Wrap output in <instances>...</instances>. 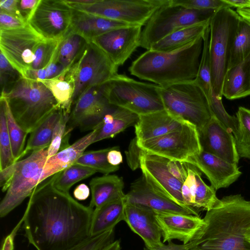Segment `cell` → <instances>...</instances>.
<instances>
[{
    "label": "cell",
    "mask_w": 250,
    "mask_h": 250,
    "mask_svg": "<svg viewBox=\"0 0 250 250\" xmlns=\"http://www.w3.org/2000/svg\"><path fill=\"white\" fill-rule=\"evenodd\" d=\"M15 163L9 167L0 170V186L2 191H6L15 170Z\"/></svg>",
    "instance_id": "db71d44e"
},
{
    "label": "cell",
    "mask_w": 250,
    "mask_h": 250,
    "mask_svg": "<svg viewBox=\"0 0 250 250\" xmlns=\"http://www.w3.org/2000/svg\"><path fill=\"white\" fill-rule=\"evenodd\" d=\"M186 162L195 166L204 174L215 190L229 187L242 174L237 164L228 162L203 150Z\"/></svg>",
    "instance_id": "ffe728a7"
},
{
    "label": "cell",
    "mask_w": 250,
    "mask_h": 250,
    "mask_svg": "<svg viewBox=\"0 0 250 250\" xmlns=\"http://www.w3.org/2000/svg\"><path fill=\"white\" fill-rule=\"evenodd\" d=\"M170 3L197 10L217 11L224 8H231L224 0H170Z\"/></svg>",
    "instance_id": "f6af8a7d"
},
{
    "label": "cell",
    "mask_w": 250,
    "mask_h": 250,
    "mask_svg": "<svg viewBox=\"0 0 250 250\" xmlns=\"http://www.w3.org/2000/svg\"><path fill=\"white\" fill-rule=\"evenodd\" d=\"M188 250H250V200L240 194L219 199Z\"/></svg>",
    "instance_id": "7a4b0ae2"
},
{
    "label": "cell",
    "mask_w": 250,
    "mask_h": 250,
    "mask_svg": "<svg viewBox=\"0 0 250 250\" xmlns=\"http://www.w3.org/2000/svg\"><path fill=\"white\" fill-rule=\"evenodd\" d=\"M107 161L111 165L119 166L123 163V156L119 146L111 147L107 154Z\"/></svg>",
    "instance_id": "11a10c76"
},
{
    "label": "cell",
    "mask_w": 250,
    "mask_h": 250,
    "mask_svg": "<svg viewBox=\"0 0 250 250\" xmlns=\"http://www.w3.org/2000/svg\"><path fill=\"white\" fill-rule=\"evenodd\" d=\"M202 150L238 164L239 156L233 135L214 115L199 132Z\"/></svg>",
    "instance_id": "d6986e66"
},
{
    "label": "cell",
    "mask_w": 250,
    "mask_h": 250,
    "mask_svg": "<svg viewBox=\"0 0 250 250\" xmlns=\"http://www.w3.org/2000/svg\"><path fill=\"white\" fill-rule=\"evenodd\" d=\"M19 125L32 132L55 110L60 108L50 91L41 82L22 77L11 88L1 92Z\"/></svg>",
    "instance_id": "277c9868"
},
{
    "label": "cell",
    "mask_w": 250,
    "mask_h": 250,
    "mask_svg": "<svg viewBox=\"0 0 250 250\" xmlns=\"http://www.w3.org/2000/svg\"><path fill=\"white\" fill-rule=\"evenodd\" d=\"M114 241V229L90 236L67 250H101Z\"/></svg>",
    "instance_id": "ee69618b"
},
{
    "label": "cell",
    "mask_w": 250,
    "mask_h": 250,
    "mask_svg": "<svg viewBox=\"0 0 250 250\" xmlns=\"http://www.w3.org/2000/svg\"><path fill=\"white\" fill-rule=\"evenodd\" d=\"M137 144L146 152L183 162L202 150L198 131L195 126L188 122L169 133L137 141Z\"/></svg>",
    "instance_id": "7c38bea8"
},
{
    "label": "cell",
    "mask_w": 250,
    "mask_h": 250,
    "mask_svg": "<svg viewBox=\"0 0 250 250\" xmlns=\"http://www.w3.org/2000/svg\"><path fill=\"white\" fill-rule=\"evenodd\" d=\"M70 114L63 110L54 128L51 144L47 148V159L56 154L61 149L65 136Z\"/></svg>",
    "instance_id": "7bdbcfd3"
},
{
    "label": "cell",
    "mask_w": 250,
    "mask_h": 250,
    "mask_svg": "<svg viewBox=\"0 0 250 250\" xmlns=\"http://www.w3.org/2000/svg\"><path fill=\"white\" fill-rule=\"evenodd\" d=\"M101 250H121L120 241L119 240L114 241Z\"/></svg>",
    "instance_id": "94428289"
},
{
    "label": "cell",
    "mask_w": 250,
    "mask_h": 250,
    "mask_svg": "<svg viewBox=\"0 0 250 250\" xmlns=\"http://www.w3.org/2000/svg\"><path fill=\"white\" fill-rule=\"evenodd\" d=\"M139 115L127 109L111 105L102 121L94 129L96 131L93 143L113 138L127 128L134 126Z\"/></svg>",
    "instance_id": "484cf974"
},
{
    "label": "cell",
    "mask_w": 250,
    "mask_h": 250,
    "mask_svg": "<svg viewBox=\"0 0 250 250\" xmlns=\"http://www.w3.org/2000/svg\"><path fill=\"white\" fill-rule=\"evenodd\" d=\"M111 147L84 152L74 164L89 167L104 175L116 171L120 167L111 165L107 161V154Z\"/></svg>",
    "instance_id": "f35d334b"
},
{
    "label": "cell",
    "mask_w": 250,
    "mask_h": 250,
    "mask_svg": "<svg viewBox=\"0 0 250 250\" xmlns=\"http://www.w3.org/2000/svg\"><path fill=\"white\" fill-rule=\"evenodd\" d=\"M222 94L228 100L250 95V54L241 63L227 70Z\"/></svg>",
    "instance_id": "f1b7e54d"
},
{
    "label": "cell",
    "mask_w": 250,
    "mask_h": 250,
    "mask_svg": "<svg viewBox=\"0 0 250 250\" xmlns=\"http://www.w3.org/2000/svg\"><path fill=\"white\" fill-rule=\"evenodd\" d=\"M164 108L201 131L213 115L208 100L194 80L161 86Z\"/></svg>",
    "instance_id": "52a82bcc"
},
{
    "label": "cell",
    "mask_w": 250,
    "mask_h": 250,
    "mask_svg": "<svg viewBox=\"0 0 250 250\" xmlns=\"http://www.w3.org/2000/svg\"><path fill=\"white\" fill-rule=\"evenodd\" d=\"M102 85L92 87L83 92L73 104L67 123L66 133L75 127L82 131L93 130L109 109Z\"/></svg>",
    "instance_id": "2e32d148"
},
{
    "label": "cell",
    "mask_w": 250,
    "mask_h": 250,
    "mask_svg": "<svg viewBox=\"0 0 250 250\" xmlns=\"http://www.w3.org/2000/svg\"><path fill=\"white\" fill-rule=\"evenodd\" d=\"M168 0H95L91 3H67L73 9L121 21L144 26Z\"/></svg>",
    "instance_id": "8fae6325"
},
{
    "label": "cell",
    "mask_w": 250,
    "mask_h": 250,
    "mask_svg": "<svg viewBox=\"0 0 250 250\" xmlns=\"http://www.w3.org/2000/svg\"><path fill=\"white\" fill-rule=\"evenodd\" d=\"M97 172L91 168L79 164H73L58 172L54 186L58 190L69 192L70 188L78 182L87 178Z\"/></svg>",
    "instance_id": "d590c367"
},
{
    "label": "cell",
    "mask_w": 250,
    "mask_h": 250,
    "mask_svg": "<svg viewBox=\"0 0 250 250\" xmlns=\"http://www.w3.org/2000/svg\"><path fill=\"white\" fill-rule=\"evenodd\" d=\"M27 23L21 20L4 11L0 10V30L19 28Z\"/></svg>",
    "instance_id": "681fc988"
},
{
    "label": "cell",
    "mask_w": 250,
    "mask_h": 250,
    "mask_svg": "<svg viewBox=\"0 0 250 250\" xmlns=\"http://www.w3.org/2000/svg\"><path fill=\"white\" fill-rule=\"evenodd\" d=\"M140 163L142 175L155 190L181 206L195 208L185 204L181 193L183 183L169 171L167 158L144 150Z\"/></svg>",
    "instance_id": "9a60e30c"
},
{
    "label": "cell",
    "mask_w": 250,
    "mask_h": 250,
    "mask_svg": "<svg viewBox=\"0 0 250 250\" xmlns=\"http://www.w3.org/2000/svg\"><path fill=\"white\" fill-rule=\"evenodd\" d=\"M143 250H188L185 244L178 245L173 243L172 241L168 242L167 245H163L162 246L155 248L149 249L146 247H144Z\"/></svg>",
    "instance_id": "6f0895ef"
},
{
    "label": "cell",
    "mask_w": 250,
    "mask_h": 250,
    "mask_svg": "<svg viewBox=\"0 0 250 250\" xmlns=\"http://www.w3.org/2000/svg\"><path fill=\"white\" fill-rule=\"evenodd\" d=\"M144 152L137 144V140L135 137L130 142L127 151H125L126 162L128 167L135 170L140 167V157Z\"/></svg>",
    "instance_id": "7dc6e473"
},
{
    "label": "cell",
    "mask_w": 250,
    "mask_h": 250,
    "mask_svg": "<svg viewBox=\"0 0 250 250\" xmlns=\"http://www.w3.org/2000/svg\"><path fill=\"white\" fill-rule=\"evenodd\" d=\"M241 17L231 8L217 10L209 22V54L213 95L222 99L223 81Z\"/></svg>",
    "instance_id": "8992f818"
},
{
    "label": "cell",
    "mask_w": 250,
    "mask_h": 250,
    "mask_svg": "<svg viewBox=\"0 0 250 250\" xmlns=\"http://www.w3.org/2000/svg\"><path fill=\"white\" fill-rule=\"evenodd\" d=\"M126 203L148 208L156 214L181 213L199 216L198 210L181 206L159 193L147 182L145 176L132 182L125 194Z\"/></svg>",
    "instance_id": "ac0fdd59"
},
{
    "label": "cell",
    "mask_w": 250,
    "mask_h": 250,
    "mask_svg": "<svg viewBox=\"0 0 250 250\" xmlns=\"http://www.w3.org/2000/svg\"><path fill=\"white\" fill-rule=\"evenodd\" d=\"M16 163L7 125L5 101L0 98V170Z\"/></svg>",
    "instance_id": "60d3db41"
},
{
    "label": "cell",
    "mask_w": 250,
    "mask_h": 250,
    "mask_svg": "<svg viewBox=\"0 0 250 250\" xmlns=\"http://www.w3.org/2000/svg\"><path fill=\"white\" fill-rule=\"evenodd\" d=\"M203 46V37L171 52L148 50L128 68L130 74L161 87L194 80L197 75Z\"/></svg>",
    "instance_id": "3957f363"
},
{
    "label": "cell",
    "mask_w": 250,
    "mask_h": 250,
    "mask_svg": "<svg viewBox=\"0 0 250 250\" xmlns=\"http://www.w3.org/2000/svg\"><path fill=\"white\" fill-rule=\"evenodd\" d=\"M156 218L163 243L178 240L188 243L204 225L199 216L181 213L159 214Z\"/></svg>",
    "instance_id": "7402d4cb"
},
{
    "label": "cell",
    "mask_w": 250,
    "mask_h": 250,
    "mask_svg": "<svg viewBox=\"0 0 250 250\" xmlns=\"http://www.w3.org/2000/svg\"><path fill=\"white\" fill-rule=\"evenodd\" d=\"M109 104L127 109L140 116L164 110L161 86L140 82L117 74L102 85Z\"/></svg>",
    "instance_id": "5b68a950"
},
{
    "label": "cell",
    "mask_w": 250,
    "mask_h": 250,
    "mask_svg": "<svg viewBox=\"0 0 250 250\" xmlns=\"http://www.w3.org/2000/svg\"><path fill=\"white\" fill-rule=\"evenodd\" d=\"M142 27L130 25L116 28L92 39L90 42L119 67L140 46Z\"/></svg>",
    "instance_id": "e0dca14e"
},
{
    "label": "cell",
    "mask_w": 250,
    "mask_h": 250,
    "mask_svg": "<svg viewBox=\"0 0 250 250\" xmlns=\"http://www.w3.org/2000/svg\"><path fill=\"white\" fill-rule=\"evenodd\" d=\"M216 11L197 10L168 2L159 8L144 25L140 46L150 50L157 42L178 30L209 21Z\"/></svg>",
    "instance_id": "ba28073f"
},
{
    "label": "cell",
    "mask_w": 250,
    "mask_h": 250,
    "mask_svg": "<svg viewBox=\"0 0 250 250\" xmlns=\"http://www.w3.org/2000/svg\"><path fill=\"white\" fill-rule=\"evenodd\" d=\"M195 186L193 191V208L199 209L209 210L215 205L219 199L216 190L207 185L202 178V172L194 166Z\"/></svg>",
    "instance_id": "8d00e7d4"
},
{
    "label": "cell",
    "mask_w": 250,
    "mask_h": 250,
    "mask_svg": "<svg viewBox=\"0 0 250 250\" xmlns=\"http://www.w3.org/2000/svg\"><path fill=\"white\" fill-rule=\"evenodd\" d=\"M58 174L35 188L22 216L24 235L37 250H67L90 237L94 208L57 189Z\"/></svg>",
    "instance_id": "6da1fadb"
},
{
    "label": "cell",
    "mask_w": 250,
    "mask_h": 250,
    "mask_svg": "<svg viewBox=\"0 0 250 250\" xmlns=\"http://www.w3.org/2000/svg\"><path fill=\"white\" fill-rule=\"evenodd\" d=\"M39 81L42 83L50 91L59 107L65 113L70 114L72 106L74 85L68 74L67 69L54 78Z\"/></svg>",
    "instance_id": "d6a6232c"
},
{
    "label": "cell",
    "mask_w": 250,
    "mask_h": 250,
    "mask_svg": "<svg viewBox=\"0 0 250 250\" xmlns=\"http://www.w3.org/2000/svg\"><path fill=\"white\" fill-rule=\"evenodd\" d=\"M209 25L203 36V46L200 64L197 75L194 80L205 94L209 104L213 95L209 54Z\"/></svg>",
    "instance_id": "e575fe53"
},
{
    "label": "cell",
    "mask_w": 250,
    "mask_h": 250,
    "mask_svg": "<svg viewBox=\"0 0 250 250\" xmlns=\"http://www.w3.org/2000/svg\"><path fill=\"white\" fill-rule=\"evenodd\" d=\"M47 148L32 152L27 158L15 163L6 193L0 203L1 218L5 217L30 197L39 184L47 160Z\"/></svg>",
    "instance_id": "30bf717a"
},
{
    "label": "cell",
    "mask_w": 250,
    "mask_h": 250,
    "mask_svg": "<svg viewBox=\"0 0 250 250\" xmlns=\"http://www.w3.org/2000/svg\"><path fill=\"white\" fill-rule=\"evenodd\" d=\"M167 166L171 174L184 183L188 176V169L185 162L167 159Z\"/></svg>",
    "instance_id": "f907efd6"
},
{
    "label": "cell",
    "mask_w": 250,
    "mask_h": 250,
    "mask_svg": "<svg viewBox=\"0 0 250 250\" xmlns=\"http://www.w3.org/2000/svg\"><path fill=\"white\" fill-rule=\"evenodd\" d=\"M22 77L21 73L0 53V79L1 92L11 88Z\"/></svg>",
    "instance_id": "b9f144b4"
},
{
    "label": "cell",
    "mask_w": 250,
    "mask_h": 250,
    "mask_svg": "<svg viewBox=\"0 0 250 250\" xmlns=\"http://www.w3.org/2000/svg\"><path fill=\"white\" fill-rule=\"evenodd\" d=\"M130 25L121 21L73 9L70 30L89 41L110 30Z\"/></svg>",
    "instance_id": "d4e9b609"
},
{
    "label": "cell",
    "mask_w": 250,
    "mask_h": 250,
    "mask_svg": "<svg viewBox=\"0 0 250 250\" xmlns=\"http://www.w3.org/2000/svg\"><path fill=\"white\" fill-rule=\"evenodd\" d=\"M40 0H21L18 1V8L21 20L28 24Z\"/></svg>",
    "instance_id": "c3c4849f"
},
{
    "label": "cell",
    "mask_w": 250,
    "mask_h": 250,
    "mask_svg": "<svg viewBox=\"0 0 250 250\" xmlns=\"http://www.w3.org/2000/svg\"><path fill=\"white\" fill-rule=\"evenodd\" d=\"M23 222V216L18 222L17 225L14 228L11 232L6 236L2 240L0 250H14V241L17 232L22 225Z\"/></svg>",
    "instance_id": "816d5d0a"
},
{
    "label": "cell",
    "mask_w": 250,
    "mask_h": 250,
    "mask_svg": "<svg viewBox=\"0 0 250 250\" xmlns=\"http://www.w3.org/2000/svg\"><path fill=\"white\" fill-rule=\"evenodd\" d=\"M118 69L100 48L89 42L79 59L67 69L74 85L72 106L86 90L101 86L116 76Z\"/></svg>",
    "instance_id": "9c48e42d"
},
{
    "label": "cell",
    "mask_w": 250,
    "mask_h": 250,
    "mask_svg": "<svg viewBox=\"0 0 250 250\" xmlns=\"http://www.w3.org/2000/svg\"><path fill=\"white\" fill-rule=\"evenodd\" d=\"M18 0H0V10L21 20L18 10Z\"/></svg>",
    "instance_id": "f5cc1de1"
},
{
    "label": "cell",
    "mask_w": 250,
    "mask_h": 250,
    "mask_svg": "<svg viewBox=\"0 0 250 250\" xmlns=\"http://www.w3.org/2000/svg\"><path fill=\"white\" fill-rule=\"evenodd\" d=\"M89 42L80 34L70 30L60 40L54 59L67 69L79 59Z\"/></svg>",
    "instance_id": "4dcf8cb0"
},
{
    "label": "cell",
    "mask_w": 250,
    "mask_h": 250,
    "mask_svg": "<svg viewBox=\"0 0 250 250\" xmlns=\"http://www.w3.org/2000/svg\"><path fill=\"white\" fill-rule=\"evenodd\" d=\"M73 14L64 0H40L28 24L44 39L60 40L70 30Z\"/></svg>",
    "instance_id": "5bb4252c"
},
{
    "label": "cell",
    "mask_w": 250,
    "mask_h": 250,
    "mask_svg": "<svg viewBox=\"0 0 250 250\" xmlns=\"http://www.w3.org/2000/svg\"><path fill=\"white\" fill-rule=\"evenodd\" d=\"M126 204L125 196L95 208L90 223V236L114 229L118 223L124 221Z\"/></svg>",
    "instance_id": "4316f807"
},
{
    "label": "cell",
    "mask_w": 250,
    "mask_h": 250,
    "mask_svg": "<svg viewBox=\"0 0 250 250\" xmlns=\"http://www.w3.org/2000/svg\"><path fill=\"white\" fill-rule=\"evenodd\" d=\"M43 39L28 24L19 28L0 30V52L24 77L31 69Z\"/></svg>",
    "instance_id": "4fadbf2b"
},
{
    "label": "cell",
    "mask_w": 250,
    "mask_h": 250,
    "mask_svg": "<svg viewBox=\"0 0 250 250\" xmlns=\"http://www.w3.org/2000/svg\"><path fill=\"white\" fill-rule=\"evenodd\" d=\"M89 186L91 198L89 206L93 208L125 196L123 178L116 175L106 174L93 178Z\"/></svg>",
    "instance_id": "83f0119b"
},
{
    "label": "cell",
    "mask_w": 250,
    "mask_h": 250,
    "mask_svg": "<svg viewBox=\"0 0 250 250\" xmlns=\"http://www.w3.org/2000/svg\"><path fill=\"white\" fill-rule=\"evenodd\" d=\"M65 69L53 59L45 67L37 70L27 71L23 77L31 80L40 81L51 79L62 74Z\"/></svg>",
    "instance_id": "bcb514c9"
},
{
    "label": "cell",
    "mask_w": 250,
    "mask_h": 250,
    "mask_svg": "<svg viewBox=\"0 0 250 250\" xmlns=\"http://www.w3.org/2000/svg\"><path fill=\"white\" fill-rule=\"evenodd\" d=\"M231 8H243L247 6L250 0H224Z\"/></svg>",
    "instance_id": "680465c9"
},
{
    "label": "cell",
    "mask_w": 250,
    "mask_h": 250,
    "mask_svg": "<svg viewBox=\"0 0 250 250\" xmlns=\"http://www.w3.org/2000/svg\"><path fill=\"white\" fill-rule=\"evenodd\" d=\"M250 54V22L241 18L229 56L228 70L243 62Z\"/></svg>",
    "instance_id": "836d02e7"
},
{
    "label": "cell",
    "mask_w": 250,
    "mask_h": 250,
    "mask_svg": "<svg viewBox=\"0 0 250 250\" xmlns=\"http://www.w3.org/2000/svg\"><path fill=\"white\" fill-rule=\"evenodd\" d=\"M96 135V131L94 129L71 145L59 151L56 154L47 159L44 166L39 184L74 164L85 152L86 148L93 143Z\"/></svg>",
    "instance_id": "cb8c5ba5"
},
{
    "label": "cell",
    "mask_w": 250,
    "mask_h": 250,
    "mask_svg": "<svg viewBox=\"0 0 250 250\" xmlns=\"http://www.w3.org/2000/svg\"><path fill=\"white\" fill-rule=\"evenodd\" d=\"M238 132L234 137L240 157L250 159V109L240 106L236 113Z\"/></svg>",
    "instance_id": "74e56055"
},
{
    "label": "cell",
    "mask_w": 250,
    "mask_h": 250,
    "mask_svg": "<svg viewBox=\"0 0 250 250\" xmlns=\"http://www.w3.org/2000/svg\"><path fill=\"white\" fill-rule=\"evenodd\" d=\"M186 123L165 109L139 116L134 125L137 141L156 138L180 128Z\"/></svg>",
    "instance_id": "603a6c76"
},
{
    "label": "cell",
    "mask_w": 250,
    "mask_h": 250,
    "mask_svg": "<svg viewBox=\"0 0 250 250\" xmlns=\"http://www.w3.org/2000/svg\"><path fill=\"white\" fill-rule=\"evenodd\" d=\"M210 21L172 32L157 42L150 50L167 53L181 49L202 37Z\"/></svg>",
    "instance_id": "f546056e"
},
{
    "label": "cell",
    "mask_w": 250,
    "mask_h": 250,
    "mask_svg": "<svg viewBox=\"0 0 250 250\" xmlns=\"http://www.w3.org/2000/svg\"><path fill=\"white\" fill-rule=\"evenodd\" d=\"M90 194L89 188L84 184L78 186L74 190L73 195L75 198L82 201L86 199Z\"/></svg>",
    "instance_id": "9f6ffc18"
},
{
    "label": "cell",
    "mask_w": 250,
    "mask_h": 250,
    "mask_svg": "<svg viewBox=\"0 0 250 250\" xmlns=\"http://www.w3.org/2000/svg\"><path fill=\"white\" fill-rule=\"evenodd\" d=\"M156 214L150 208L126 203L124 221L143 240L145 247L155 249L164 245Z\"/></svg>",
    "instance_id": "44dd1931"
},
{
    "label": "cell",
    "mask_w": 250,
    "mask_h": 250,
    "mask_svg": "<svg viewBox=\"0 0 250 250\" xmlns=\"http://www.w3.org/2000/svg\"><path fill=\"white\" fill-rule=\"evenodd\" d=\"M62 111L60 108L55 110L30 133L22 158L30 152L38 151L49 146L54 128Z\"/></svg>",
    "instance_id": "1f68e13d"
},
{
    "label": "cell",
    "mask_w": 250,
    "mask_h": 250,
    "mask_svg": "<svg viewBox=\"0 0 250 250\" xmlns=\"http://www.w3.org/2000/svg\"><path fill=\"white\" fill-rule=\"evenodd\" d=\"M236 11L242 18L250 22V2L245 7L237 8Z\"/></svg>",
    "instance_id": "91938a15"
},
{
    "label": "cell",
    "mask_w": 250,
    "mask_h": 250,
    "mask_svg": "<svg viewBox=\"0 0 250 250\" xmlns=\"http://www.w3.org/2000/svg\"><path fill=\"white\" fill-rule=\"evenodd\" d=\"M3 99L5 101L7 125L12 153L15 162H17L22 158V155L25 147L26 136L28 133L16 121L7 101L4 98Z\"/></svg>",
    "instance_id": "ab89813d"
}]
</instances>
